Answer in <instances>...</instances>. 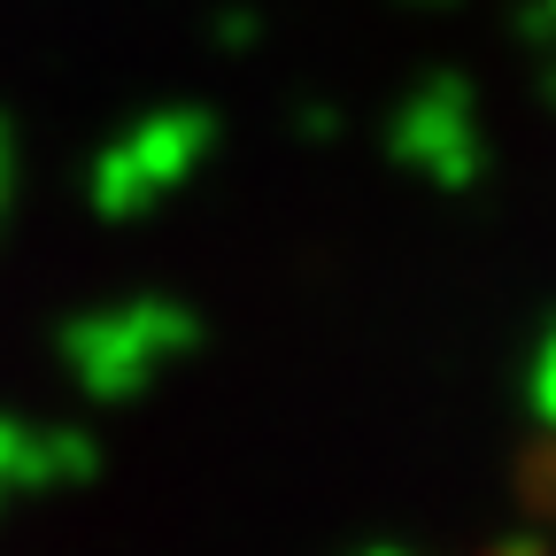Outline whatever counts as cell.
<instances>
[{
	"label": "cell",
	"mask_w": 556,
	"mask_h": 556,
	"mask_svg": "<svg viewBox=\"0 0 556 556\" xmlns=\"http://www.w3.org/2000/svg\"><path fill=\"white\" fill-rule=\"evenodd\" d=\"M479 556H541V548H518V541H503V548H479Z\"/></svg>",
	"instance_id": "6da1fadb"
}]
</instances>
